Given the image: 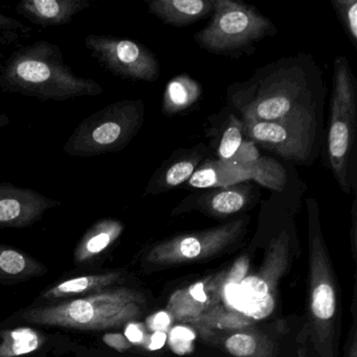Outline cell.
Instances as JSON below:
<instances>
[{
    "mask_svg": "<svg viewBox=\"0 0 357 357\" xmlns=\"http://www.w3.org/2000/svg\"><path fill=\"white\" fill-rule=\"evenodd\" d=\"M317 66L307 57L283 58L227 89L242 119L280 123L317 133L325 93Z\"/></svg>",
    "mask_w": 357,
    "mask_h": 357,
    "instance_id": "obj_1",
    "label": "cell"
},
{
    "mask_svg": "<svg viewBox=\"0 0 357 357\" xmlns=\"http://www.w3.org/2000/svg\"><path fill=\"white\" fill-rule=\"evenodd\" d=\"M103 93L99 83L76 76L61 49L49 41L18 47L0 63V93L64 102Z\"/></svg>",
    "mask_w": 357,
    "mask_h": 357,
    "instance_id": "obj_2",
    "label": "cell"
},
{
    "mask_svg": "<svg viewBox=\"0 0 357 357\" xmlns=\"http://www.w3.org/2000/svg\"><path fill=\"white\" fill-rule=\"evenodd\" d=\"M146 298L127 287H109L58 304L33 307L20 313L24 321L82 331H104L122 327L141 317Z\"/></svg>",
    "mask_w": 357,
    "mask_h": 357,
    "instance_id": "obj_3",
    "label": "cell"
},
{
    "mask_svg": "<svg viewBox=\"0 0 357 357\" xmlns=\"http://www.w3.org/2000/svg\"><path fill=\"white\" fill-rule=\"evenodd\" d=\"M309 246V319L317 357H336L337 292L331 261L319 223L314 198L307 200Z\"/></svg>",
    "mask_w": 357,
    "mask_h": 357,
    "instance_id": "obj_4",
    "label": "cell"
},
{
    "mask_svg": "<svg viewBox=\"0 0 357 357\" xmlns=\"http://www.w3.org/2000/svg\"><path fill=\"white\" fill-rule=\"evenodd\" d=\"M355 139L356 82L348 59L340 56L333 66L327 158L338 185L346 194L354 187Z\"/></svg>",
    "mask_w": 357,
    "mask_h": 357,
    "instance_id": "obj_5",
    "label": "cell"
},
{
    "mask_svg": "<svg viewBox=\"0 0 357 357\" xmlns=\"http://www.w3.org/2000/svg\"><path fill=\"white\" fill-rule=\"evenodd\" d=\"M145 120L142 100H122L87 116L68 137L64 153L93 158L122 151L137 137Z\"/></svg>",
    "mask_w": 357,
    "mask_h": 357,
    "instance_id": "obj_6",
    "label": "cell"
},
{
    "mask_svg": "<svg viewBox=\"0 0 357 357\" xmlns=\"http://www.w3.org/2000/svg\"><path fill=\"white\" fill-rule=\"evenodd\" d=\"M275 33L273 24L255 8L233 0H214L210 22L194 39L208 53L231 56Z\"/></svg>",
    "mask_w": 357,
    "mask_h": 357,
    "instance_id": "obj_7",
    "label": "cell"
},
{
    "mask_svg": "<svg viewBox=\"0 0 357 357\" xmlns=\"http://www.w3.org/2000/svg\"><path fill=\"white\" fill-rule=\"evenodd\" d=\"M248 223V217H243L212 229L175 236L156 243L146 255V261L154 266H173L204 260L237 242Z\"/></svg>",
    "mask_w": 357,
    "mask_h": 357,
    "instance_id": "obj_8",
    "label": "cell"
},
{
    "mask_svg": "<svg viewBox=\"0 0 357 357\" xmlns=\"http://www.w3.org/2000/svg\"><path fill=\"white\" fill-rule=\"evenodd\" d=\"M290 256L289 234L283 231L269 242L259 271L242 280L236 309L255 321L269 317L275 309L278 285L289 265Z\"/></svg>",
    "mask_w": 357,
    "mask_h": 357,
    "instance_id": "obj_9",
    "label": "cell"
},
{
    "mask_svg": "<svg viewBox=\"0 0 357 357\" xmlns=\"http://www.w3.org/2000/svg\"><path fill=\"white\" fill-rule=\"evenodd\" d=\"M84 43L91 57L118 78L143 82H154L160 78L158 58L137 41L112 35L89 34Z\"/></svg>",
    "mask_w": 357,
    "mask_h": 357,
    "instance_id": "obj_10",
    "label": "cell"
},
{
    "mask_svg": "<svg viewBox=\"0 0 357 357\" xmlns=\"http://www.w3.org/2000/svg\"><path fill=\"white\" fill-rule=\"evenodd\" d=\"M242 122L244 137L254 142L255 145L296 164L307 165L311 160L317 143V132L252 119H242Z\"/></svg>",
    "mask_w": 357,
    "mask_h": 357,
    "instance_id": "obj_11",
    "label": "cell"
},
{
    "mask_svg": "<svg viewBox=\"0 0 357 357\" xmlns=\"http://www.w3.org/2000/svg\"><path fill=\"white\" fill-rule=\"evenodd\" d=\"M62 206L40 192L18 187L11 183H0V229H24L38 222L52 208Z\"/></svg>",
    "mask_w": 357,
    "mask_h": 357,
    "instance_id": "obj_12",
    "label": "cell"
},
{
    "mask_svg": "<svg viewBox=\"0 0 357 357\" xmlns=\"http://www.w3.org/2000/svg\"><path fill=\"white\" fill-rule=\"evenodd\" d=\"M227 271L208 275L171 296L167 310L175 321L189 324L221 304Z\"/></svg>",
    "mask_w": 357,
    "mask_h": 357,
    "instance_id": "obj_13",
    "label": "cell"
},
{
    "mask_svg": "<svg viewBox=\"0 0 357 357\" xmlns=\"http://www.w3.org/2000/svg\"><path fill=\"white\" fill-rule=\"evenodd\" d=\"M189 198L192 206L211 217L227 218L250 208L257 197L259 189L255 181H246L225 188L208 189Z\"/></svg>",
    "mask_w": 357,
    "mask_h": 357,
    "instance_id": "obj_14",
    "label": "cell"
},
{
    "mask_svg": "<svg viewBox=\"0 0 357 357\" xmlns=\"http://www.w3.org/2000/svg\"><path fill=\"white\" fill-rule=\"evenodd\" d=\"M206 149L204 144L192 149L178 150L155 171L144 195H158L187 183L204 160Z\"/></svg>",
    "mask_w": 357,
    "mask_h": 357,
    "instance_id": "obj_15",
    "label": "cell"
},
{
    "mask_svg": "<svg viewBox=\"0 0 357 357\" xmlns=\"http://www.w3.org/2000/svg\"><path fill=\"white\" fill-rule=\"evenodd\" d=\"M91 6V0H22L15 11L31 24L47 29L70 24Z\"/></svg>",
    "mask_w": 357,
    "mask_h": 357,
    "instance_id": "obj_16",
    "label": "cell"
},
{
    "mask_svg": "<svg viewBox=\"0 0 357 357\" xmlns=\"http://www.w3.org/2000/svg\"><path fill=\"white\" fill-rule=\"evenodd\" d=\"M148 11L172 26H187L204 20L214 11V0H151Z\"/></svg>",
    "mask_w": 357,
    "mask_h": 357,
    "instance_id": "obj_17",
    "label": "cell"
},
{
    "mask_svg": "<svg viewBox=\"0 0 357 357\" xmlns=\"http://www.w3.org/2000/svg\"><path fill=\"white\" fill-rule=\"evenodd\" d=\"M124 229V225L114 218L100 219L93 223L76 246L75 264H86L95 260L118 241Z\"/></svg>",
    "mask_w": 357,
    "mask_h": 357,
    "instance_id": "obj_18",
    "label": "cell"
},
{
    "mask_svg": "<svg viewBox=\"0 0 357 357\" xmlns=\"http://www.w3.org/2000/svg\"><path fill=\"white\" fill-rule=\"evenodd\" d=\"M255 323V319L241 311L219 304L189 324L197 328L204 340H208L225 334L250 329Z\"/></svg>",
    "mask_w": 357,
    "mask_h": 357,
    "instance_id": "obj_19",
    "label": "cell"
},
{
    "mask_svg": "<svg viewBox=\"0 0 357 357\" xmlns=\"http://www.w3.org/2000/svg\"><path fill=\"white\" fill-rule=\"evenodd\" d=\"M246 181H252V175L248 171L225 164L216 158H208L198 166L187 185L195 189L208 190L229 187Z\"/></svg>",
    "mask_w": 357,
    "mask_h": 357,
    "instance_id": "obj_20",
    "label": "cell"
},
{
    "mask_svg": "<svg viewBox=\"0 0 357 357\" xmlns=\"http://www.w3.org/2000/svg\"><path fill=\"white\" fill-rule=\"evenodd\" d=\"M234 357H275V342L260 332L245 329L211 338Z\"/></svg>",
    "mask_w": 357,
    "mask_h": 357,
    "instance_id": "obj_21",
    "label": "cell"
},
{
    "mask_svg": "<svg viewBox=\"0 0 357 357\" xmlns=\"http://www.w3.org/2000/svg\"><path fill=\"white\" fill-rule=\"evenodd\" d=\"M45 273L47 268L30 255L0 243V283H18Z\"/></svg>",
    "mask_w": 357,
    "mask_h": 357,
    "instance_id": "obj_22",
    "label": "cell"
},
{
    "mask_svg": "<svg viewBox=\"0 0 357 357\" xmlns=\"http://www.w3.org/2000/svg\"><path fill=\"white\" fill-rule=\"evenodd\" d=\"M120 273L112 271V273L73 278L49 288L43 296L45 300H60V298L72 300L74 298H81L83 294H95L109 288L120 279Z\"/></svg>",
    "mask_w": 357,
    "mask_h": 357,
    "instance_id": "obj_23",
    "label": "cell"
},
{
    "mask_svg": "<svg viewBox=\"0 0 357 357\" xmlns=\"http://www.w3.org/2000/svg\"><path fill=\"white\" fill-rule=\"evenodd\" d=\"M202 86L189 75H178L167 84L162 96V114L174 116L193 107L202 97Z\"/></svg>",
    "mask_w": 357,
    "mask_h": 357,
    "instance_id": "obj_24",
    "label": "cell"
},
{
    "mask_svg": "<svg viewBox=\"0 0 357 357\" xmlns=\"http://www.w3.org/2000/svg\"><path fill=\"white\" fill-rule=\"evenodd\" d=\"M45 338L30 327L0 331V357H18L39 350Z\"/></svg>",
    "mask_w": 357,
    "mask_h": 357,
    "instance_id": "obj_25",
    "label": "cell"
},
{
    "mask_svg": "<svg viewBox=\"0 0 357 357\" xmlns=\"http://www.w3.org/2000/svg\"><path fill=\"white\" fill-rule=\"evenodd\" d=\"M245 137L243 133V122L235 114H229L223 122L217 137L216 160L229 164L241 147Z\"/></svg>",
    "mask_w": 357,
    "mask_h": 357,
    "instance_id": "obj_26",
    "label": "cell"
},
{
    "mask_svg": "<svg viewBox=\"0 0 357 357\" xmlns=\"http://www.w3.org/2000/svg\"><path fill=\"white\" fill-rule=\"evenodd\" d=\"M252 181L275 192H281L287 183V174L284 167L273 158L260 156L248 169Z\"/></svg>",
    "mask_w": 357,
    "mask_h": 357,
    "instance_id": "obj_27",
    "label": "cell"
},
{
    "mask_svg": "<svg viewBox=\"0 0 357 357\" xmlns=\"http://www.w3.org/2000/svg\"><path fill=\"white\" fill-rule=\"evenodd\" d=\"M248 257H241L236 261L231 271H227V277L223 285V305L229 308L236 309L237 304L238 290H239L240 284L242 280L246 277L248 273Z\"/></svg>",
    "mask_w": 357,
    "mask_h": 357,
    "instance_id": "obj_28",
    "label": "cell"
},
{
    "mask_svg": "<svg viewBox=\"0 0 357 357\" xmlns=\"http://www.w3.org/2000/svg\"><path fill=\"white\" fill-rule=\"evenodd\" d=\"M334 11L342 22L347 35L353 45L357 43V1L356 0H331Z\"/></svg>",
    "mask_w": 357,
    "mask_h": 357,
    "instance_id": "obj_29",
    "label": "cell"
},
{
    "mask_svg": "<svg viewBox=\"0 0 357 357\" xmlns=\"http://www.w3.org/2000/svg\"><path fill=\"white\" fill-rule=\"evenodd\" d=\"M195 340V332L187 326H176L172 328L168 337L171 350L178 355L192 352Z\"/></svg>",
    "mask_w": 357,
    "mask_h": 357,
    "instance_id": "obj_30",
    "label": "cell"
},
{
    "mask_svg": "<svg viewBox=\"0 0 357 357\" xmlns=\"http://www.w3.org/2000/svg\"><path fill=\"white\" fill-rule=\"evenodd\" d=\"M173 317L168 311H158L146 319V329L151 332H167L170 330L173 324Z\"/></svg>",
    "mask_w": 357,
    "mask_h": 357,
    "instance_id": "obj_31",
    "label": "cell"
},
{
    "mask_svg": "<svg viewBox=\"0 0 357 357\" xmlns=\"http://www.w3.org/2000/svg\"><path fill=\"white\" fill-rule=\"evenodd\" d=\"M124 335L131 344L145 347L149 334H148L144 324L130 321V323L126 324Z\"/></svg>",
    "mask_w": 357,
    "mask_h": 357,
    "instance_id": "obj_32",
    "label": "cell"
},
{
    "mask_svg": "<svg viewBox=\"0 0 357 357\" xmlns=\"http://www.w3.org/2000/svg\"><path fill=\"white\" fill-rule=\"evenodd\" d=\"M103 342H105L110 348L119 351V352H124L131 348V344L128 342L124 334L121 333H106L103 336Z\"/></svg>",
    "mask_w": 357,
    "mask_h": 357,
    "instance_id": "obj_33",
    "label": "cell"
},
{
    "mask_svg": "<svg viewBox=\"0 0 357 357\" xmlns=\"http://www.w3.org/2000/svg\"><path fill=\"white\" fill-rule=\"evenodd\" d=\"M167 340H168V335L165 332H152V334L148 335V340L144 348L150 351L160 350L165 346Z\"/></svg>",
    "mask_w": 357,
    "mask_h": 357,
    "instance_id": "obj_34",
    "label": "cell"
},
{
    "mask_svg": "<svg viewBox=\"0 0 357 357\" xmlns=\"http://www.w3.org/2000/svg\"><path fill=\"white\" fill-rule=\"evenodd\" d=\"M20 30H22L24 32L26 33V31H29V29L26 28V26H24V24L18 22V20L0 13V31L11 33L12 31Z\"/></svg>",
    "mask_w": 357,
    "mask_h": 357,
    "instance_id": "obj_35",
    "label": "cell"
},
{
    "mask_svg": "<svg viewBox=\"0 0 357 357\" xmlns=\"http://www.w3.org/2000/svg\"><path fill=\"white\" fill-rule=\"evenodd\" d=\"M357 202L356 198L353 200L352 206V227H351V243L353 252L356 250V227H357Z\"/></svg>",
    "mask_w": 357,
    "mask_h": 357,
    "instance_id": "obj_36",
    "label": "cell"
},
{
    "mask_svg": "<svg viewBox=\"0 0 357 357\" xmlns=\"http://www.w3.org/2000/svg\"><path fill=\"white\" fill-rule=\"evenodd\" d=\"M349 357H357L356 340H355V335L354 340H353L352 347H351L350 354H349Z\"/></svg>",
    "mask_w": 357,
    "mask_h": 357,
    "instance_id": "obj_37",
    "label": "cell"
},
{
    "mask_svg": "<svg viewBox=\"0 0 357 357\" xmlns=\"http://www.w3.org/2000/svg\"><path fill=\"white\" fill-rule=\"evenodd\" d=\"M298 357H305L304 354H303L302 351H298Z\"/></svg>",
    "mask_w": 357,
    "mask_h": 357,
    "instance_id": "obj_38",
    "label": "cell"
}]
</instances>
